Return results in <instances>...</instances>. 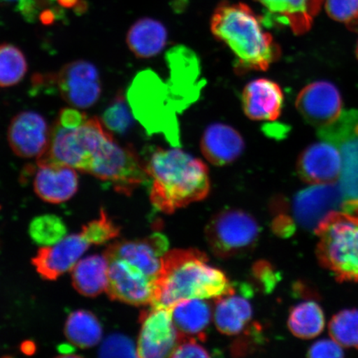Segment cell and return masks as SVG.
Returning <instances> with one entry per match:
<instances>
[{
  "mask_svg": "<svg viewBox=\"0 0 358 358\" xmlns=\"http://www.w3.org/2000/svg\"><path fill=\"white\" fill-rule=\"evenodd\" d=\"M169 77L164 80L151 70L141 71L127 92L134 118L149 134H162L173 147L181 146L178 115L199 99L205 80L199 57L191 49L174 47L167 52Z\"/></svg>",
  "mask_w": 358,
  "mask_h": 358,
  "instance_id": "1",
  "label": "cell"
},
{
  "mask_svg": "<svg viewBox=\"0 0 358 358\" xmlns=\"http://www.w3.org/2000/svg\"><path fill=\"white\" fill-rule=\"evenodd\" d=\"M208 262L207 255L196 249H176L165 254L150 306L171 310L187 299H217L234 294L227 275Z\"/></svg>",
  "mask_w": 358,
  "mask_h": 358,
  "instance_id": "2",
  "label": "cell"
},
{
  "mask_svg": "<svg viewBox=\"0 0 358 358\" xmlns=\"http://www.w3.org/2000/svg\"><path fill=\"white\" fill-rule=\"evenodd\" d=\"M144 162L152 179V203L161 212L173 213L204 199L209 194L207 165L177 147L156 148Z\"/></svg>",
  "mask_w": 358,
  "mask_h": 358,
  "instance_id": "3",
  "label": "cell"
},
{
  "mask_svg": "<svg viewBox=\"0 0 358 358\" xmlns=\"http://www.w3.org/2000/svg\"><path fill=\"white\" fill-rule=\"evenodd\" d=\"M264 24L263 17L243 3L224 1L215 10L212 33L234 53L236 73L266 71L279 60L280 47Z\"/></svg>",
  "mask_w": 358,
  "mask_h": 358,
  "instance_id": "4",
  "label": "cell"
},
{
  "mask_svg": "<svg viewBox=\"0 0 358 358\" xmlns=\"http://www.w3.org/2000/svg\"><path fill=\"white\" fill-rule=\"evenodd\" d=\"M99 119L75 109H64L50 129L38 164H62L87 173L93 156L111 134Z\"/></svg>",
  "mask_w": 358,
  "mask_h": 358,
  "instance_id": "5",
  "label": "cell"
},
{
  "mask_svg": "<svg viewBox=\"0 0 358 358\" xmlns=\"http://www.w3.org/2000/svg\"><path fill=\"white\" fill-rule=\"evenodd\" d=\"M315 234L320 238L317 256L321 265L339 281H358V216L334 213Z\"/></svg>",
  "mask_w": 358,
  "mask_h": 358,
  "instance_id": "6",
  "label": "cell"
},
{
  "mask_svg": "<svg viewBox=\"0 0 358 358\" xmlns=\"http://www.w3.org/2000/svg\"><path fill=\"white\" fill-rule=\"evenodd\" d=\"M317 136L337 147L341 155L339 187L345 211L352 213L358 206V110L343 111L334 122L317 129Z\"/></svg>",
  "mask_w": 358,
  "mask_h": 358,
  "instance_id": "7",
  "label": "cell"
},
{
  "mask_svg": "<svg viewBox=\"0 0 358 358\" xmlns=\"http://www.w3.org/2000/svg\"><path fill=\"white\" fill-rule=\"evenodd\" d=\"M88 173L110 182L116 192L129 195L148 179L144 160L131 146H122L110 136L93 156Z\"/></svg>",
  "mask_w": 358,
  "mask_h": 358,
  "instance_id": "8",
  "label": "cell"
},
{
  "mask_svg": "<svg viewBox=\"0 0 358 358\" xmlns=\"http://www.w3.org/2000/svg\"><path fill=\"white\" fill-rule=\"evenodd\" d=\"M205 234L215 256L228 259L250 252L257 243L261 230L252 215L230 209L215 215Z\"/></svg>",
  "mask_w": 358,
  "mask_h": 358,
  "instance_id": "9",
  "label": "cell"
},
{
  "mask_svg": "<svg viewBox=\"0 0 358 358\" xmlns=\"http://www.w3.org/2000/svg\"><path fill=\"white\" fill-rule=\"evenodd\" d=\"M33 83L34 87H55L67 104L79 109L95 105L101 94L96 67L83 60L71 62L55 74L35 76Z\"/></svg>",
  "mask_w": 358,
  "mask_h": 358,
  "instance_id": "10",
  "label": "cell"
},
{
  "mask_svg": "<svg viewBox=\"0 0 358 358\" xmlns=\"http://www.w3.org/2000/svg\"><path fill=\"white\" fill-rule=\"evenodd\" d=\"M344 200L336 183L315 185L299 192L292 203L294 220L299 226L315 232L329 215L344 212Z\"/></svg>",
  "mask_w": 358,
  "mask_h": 358,
  "instance_id": "11",
  "label": "cell"
},
{
  "mask_svg": "<svg viewBox=\"0 0 358 358\" xmlns=\"http://www.w3.org/2000/svg\"><path fill=\"white\" fill-rule=\"evenodd\" d=\"M141 329L137 355L143 358L171 357L180 342L168 308L152 307L141 315Z\"/></svg>",
  "mask_w": 358,
  "mask_h": 358,
  "instance_id": "12",
  "label": "cell"
},
{
  "mask_svg": "<svg viewBox=\"0 0 358 358\" xmlns=\"http://www.w3.org/2000/svg\"><path fill=\"white\" fill-rule=\"evenodd\" d=\"M108 259V284L106 292L109 297L113 301L134 306L151 304L155 280L124 259Z\"/></svg>",
  "mask_w": 358,
  "mask_h": 358,
  "instance_id": "13",
  "label": "cell"
},
{
  "mask_svg": "<svg viewBox=\"0 0 358 358\" xmlns=\"http://www.w3.org/2000/svg\"><path fill=\"white\" fill-rule=\"evenodd\" d=\"M168 248L166 236L155 234L145 239L117 241L110 245L104 255L108 259H124L156 280L162 270Z\"/></svg>",
  "mask_w": 358,
  "mask_h": 358,
  "instance_id": "14",
  "label": "cell"
},
{
  "mask_svg": "<svg viewBox=\"0 0 358 358\" xmlns=\"http://www.w3.org/2000/svg\"><path fill=\"white\" fill-rule=\"evenodd\" d=\"M296 107L308 124L320 129L334 122L342 113V98L332 83L316 82L299 93Z\"/></svg>",
  "mask_w": 358,
  "mask_h": 358,
  "instance_id": "15",
  "label": "cell"
},
{
  "mask_svg": "<svg viewBox=\"0 0 358 358\" xmlns=\"http://www.w3.org/2000/svg\"><path fill=\"white\" fill-rule=\"evenodd\" d=\"M90 245L80 234L65 236L57 243L43 246L33 259V264L40 276L55 280L73 270Z\"/></svg>",
  "mask_w": 358,
  "mask_h": 358,
  "instance_id": "16",
  "label": "cell"
},
{
  "mask_svg": "<svg viewBox=\"0 0 358 358\" xmlns=\"http://www.w3.org/2000/svg\"><path fill=\"white\" fill-rule=\"evenodd\" d=\"M49 134L50 129L41 115L24 111L12 120L8 129V141L16 155L38 158L48 144Z\"/></svg>",
  "mask_w": 358,
  "mask_h": 358,
  "instance_id": "17",
  "label": "cell"
},
{
  "mask_svg": "<svg viewBox=\"0 0 358 358\" xmlns=\"http://www.w3.org/2000/svg\"><path fill=\"white\" fill-rule=\"evenodd\" d=\"M341 168V155L337 147L326 141L308 147L299 156L297 164L299 176L311 185L335 182Z\"/></svg>",
  "mask_w": 358,
  "mask_h": 358,
  "instance_id": "18",
  "label": "cell"
},
{
  "mask_svg": "<svg viewBox=\"0 0 358 358\" xmlns=\"http://www.w3.org/2000/svg\"><path fill=\"white\" fill-rule=\"evenodd\" d=\"M241 102L245 114L249 119L274 122L281 114L283 92L273 80L259 78L246 85Z\"/></svg>",
  "mask_w": 358,
  "mask_h": 358,
  "instance_id": "19",
  "label": "cell"
},
{
  "mask_svg": "<svg viewBox=\"0 0 358 358\" xmlns=\"http://www.w3.org/2000/svg\"><path fill=\"white\" fill-rule=\"evenodd\" d=\"M34 189L47 203H62L73 198L78 189L76 169L62 164H38Z\"/></svg>",
  "mask_w": 358,
  "mask_h": 358,
  "instance_id": "20",
  "label": "cell"
},
{
  "mask_svg": "<svg viewBox=\"0 0 358 358\" xmlns=\"http://www.w3.org/2000/svg\"><path fill=\"white\" fill-rule=\"evenodd\" d=\"M267 13L263 20L289 26L295 34L306 33L324 0H256Z\"/></svg>",
  "mask_w": 358,
  "mask_h": 358,
  "instance_id": "21",
  "label": "cell"
},
{
  "mask_svg": "<svg viewBox=\"0 0 358 358\" xmlns=\"http://www.w3.org/2000/svg\"><path fill=\"white\" fill-rule=\"evenodd\" d=\"M201 151L206 159L216 166L234 162L244 150L245 143L240 133L229 125L215 123L201 137Z\"/></svg>",
  "mask_w": 358,
  "mask_h": 358,
  "instance_id": "22",
  "label": "cell"
},
{
  "mask_svg": "<svg viewBox=\"0 0 358 358\" xmlns=\"http://www.w3.org/2000/svg\"><path fill=\"white\" fill-rule=\"evenodd\" d=\"M174 326L182 338L205 341L213 317V308L203 299H187L178 303L171 310Z\"/></svg>",
  "mask_w": 358,
  "mask_h": 358,
  "instance_id": "23",
  "label": "cell"
},
{
  "mask_svg": "<svg viewBox=\"0 0 358 358\" xmlns=\"http://www.w3.org/2000/svg\"><path fill=\"white\" fill-rule=\"evenodd\" d=\"M252 304L234 294L216 299L213 310L215 325L219 332L234 336L243 332L252 319Z\"/></svg>",
  "mask_w": 358,
  "mask_h": 358,
  "instance_id": "24",
  "label": "cell"
},
{
  "mask_svg": "<svg viewBox=\"0 0 358 358\" xmlns=\"http://www.w3.org/2000/svg\"><path fill=\"white\" fill-rule=\"evenodd\" d=\"M71 271L74 288L84 296L96 297L106 291L109 259L105 255H94L80 259Z\"/></svg>",
  "mask_w": 358,
  "mask_h": 358,
  "instance_id": "25",
  "label": "cell"
},
{
  "mask_svg": "<svg viewBox=\"0 0 358 358\" xmlns=\"http://www.w3.org/2000/svg\"><path fill=\"white\" fill-rule=\"evenodd\" d=\"M167 39V30L160 22L145 17L134 22L129 29L127 43L137 57L150 58L163 50Z\"/></svg>",
  "mask_w": 358,
  "mask_h": 358,
  "instance_id": "26",
  "label": "cell"
},
{
  "mask_svg": "<svg viewBox=\"0 0 358 358\" xmlns=\"http://www.w3.org/2000/svg\"><path fill=\"white\" fill-rule=\"evenodd\" d=\"M67 339L80 348L97 345L102 338V327L92 313L78 310L71 313L65 326Z\"/></svg>",
  "mask_w": 358,
  "mask_h": 358,
  "instance_id": "27",
  "label": "cell"
},
{
  "mask_svg": "<svg viewBox=\"0 0 358 358\" xmlns=\"http://www.w3.org/2000/svg\"><path fill=\"white\" fill-rule=\"evenodd\" d=\"M324 312L315 302L299 303L290 311L288 327L295 337L302 339L315 338L324 330Z\"/></svg>",
  "mask_w": 358,
  "mask_h": 358,
  "instance_id": "28",
  "label": "cell"
},
{
  "mask_svg": "<svg viewBox=\"0 0 358 358\" xmlns=\"http://www.w3.org/2000/svg\"><path fill=\"white\" fill-rule=\"evenodd\" d=\"M28 71V64L20 49L8 43L0 44V87L20 83Z\"/></svg>",
  "mask_w": 358,
  "mask_h": 358,
  "instance_id": "29",
  "label": "cell"
},
{
  "mask_svg": "<svg viewBox=\"0 0 358 358\" xmlns=\"http://www.w3.org/2000/svg\"><path fill=\"white\" fill-rule=\"evenodd\" d=\"M29 234L38 245H52L64 238L66 227L59 217L51 214L43 215L31 222Z\"/></svg>",
  "mask_w": 358,
  "mask_h": 358,
  "instance_id": "30",
  "label": "cell"
},
{
  "mask_svg": "<svg viewBox=\"0 0 358 358\" xmlns=\"http://www.w3.org/2000/svg\"><path fill=\"white\" fill-rule=\"evenodd\" d=\"M329 332L340 345L358 348V310H346L337 313L330 321Z\"/></svg>",
  "mask_w": 358,
  "mask_h": 358,
  "instance_id": "31",
  "label": "cell"
},
{
  "mask_svg": "<svg viewBox=\"0 0 358 358\" xmlns=\"http://www.w3.org/2000/svg\"><path fill=\"white\" fill-rule=\"evenodd\" d=\"M129 106L122 94H118L103 113L102 124L112 132H127L132 127L134 120L131 107Z\"/></svg>",
  "mask_w": 358,
  "mask_h": 358,
  "instance_id": "32",
  "label": "cell"
},
{
  "mask_svg": "<svg viewBox=\"0 0 358 358\" xmlns=\"http://www.w3.org/2000/svg\"><path fill=\"white\" fill-rule=\"evenodd\" d=\"M80 235L90 245H99L116 238L120 235V227L101 209L99 218L84 226Z\"/></svg>",
  "mask_w": 358,
  "mask_h": 358,
  "instance_id": "33",
  "label": "cell"
},
{
  "mask_svg": "<svg viewBox=\"0 0 358 358\" xmlns=\"http://www.w3.org/2000/svg\"><path fill=\"white\" fill-rule=\"evenodd\" d=\"M325 7L333 20L358 28V0H326Z\"/></svg>",
  "mask_w": 358,
  "mask_h": 358,
  "instance_id": "34",
  "label": "cell"
},
{
  "mask_svg": "<svg viewBox=\"0 0 358 358\" xmlns=\"http://www.w3.org/2000/svg\"><path fill=\"white\" fill-rule=\"evenodd\" d=\"M102 357H136L137 346L131 338L122 334H112L107 338L100 348Z\"/></svg>",
  "mask_w": 358,
  "mask_h": 358,
  "instance_id": "35",
  "label": "cell"
},
{
  "mask_svg": "<svg viewBox=\"0 0 358 358\" xmlns=\"http://www.w3.org/2000/svg\"><path fill=\"white\" fill-rule=\"evenodd\" d=\"M252 275L257 283L265 292L270 293L280 280L279 273L271 264L266 261L257 262L252 267Z\"/></svg>",
  "mask_w": 358,
  "mask_h": 358,
  "instance_id": "36",
  "label": "cell"
},
{
  "mask_svg": "<svg viewBox=\"0 0 358 358\" xmlns=\"http://www.w3.org/2000/svg\"><path fill=\"white\" fill-rule=\"evenodd\" d=\"M207 349L201 346L195 338H182L170 357H209Z\"/></svg>",
  "mask_w": 358,
  "mask_h": 358,
  "instance_id": "37",
  "label": "cell"
},
{
  "mask_svg": "<svg viewBox=\"0 0 358 358\" xmlns=\"http://www.w3.org/2000/svg\"><path fill=\"white\" fill-rule=\"evenodd\" d=\"M308 356L310 357H343L344 353L340 344L335 340H320L313 344Z\"/></svg>",
  "mask_w": 358,
  "mask_h": 358,
  "instance_id": "38",
  "label": "cell"
},
{
  "mask_svg": "<svg viewBox=\"0 0 358 358\" xmlns=\"http://www.w3.org/2000/svg\"><path fill=\"white\" fill-rule=\"evenodd\" d=\"M272 229L280 237H289L295 231L294 219L285 213H279L272 222Z\"/></svg>",
  "mask_w": 358,
  "mask_h": 358,
  "instance_id": "39",
  "label": "cell"
},
{
  "mask_svg": "<svg viewBox=\"0 0 358 358\" xmlns=\"http://www.w3.org/2000/svg\"><path fill=\"white\" fill-rule=\"evenodd\" d=\"M57 17V11L53 8H48V10H44L39 15V19L41 20L43 24H51L56 20Z\"/></svg>",
  "mask_w": 358,
  "mask_h": 358,
  "instance_id": "40",
  "label": "cell"
},
{
  "mask_svg": "<svg viewBox=\"0 0 358 358\" xmlns=\"http://www.w3.org/2000/svg\"><path fill=\"white\" fill-rule=\"evenodd\" d=\"M57 2L61 7L64 8H77L80 4V0H57Z\"/></svg>",
  "mask_w": 358,
  "mask_h": 358,
  "instance_id": "41",
  "label": "cell"
},
{
  "mask_svg": "<svg viewBox=\"0 0 358 358\" xmlns=\"http://www.w3.org/2000/svg\"><path fill=\"white\" fill-rule=\"evenodd\" d=\"M20 0H0V3H13V2H19Z\"/></svg>",
  "mask_w": 358,
  "mask_h": 358,
  "instance_id": "42",
  "label": "cell"
},
{
  "mask_svg": "<svg viewBox=\"0 0 358 358\" xmlns=\"http://www.w3.org/2000/svg\"><path fill=\"white\" fill-rule=\"evenodd\" d=\"M352 214H355V215H357V216H358V206L356 208L355 211L353 212Z\"/></svg>",
  "mask_w": 358,
  "mask_h": 358,
  "instance_id": "43",
  "label": "cell"
},
{
  "mask_svg": "<svg viewBox=\"0 0 358 358\" xmlns=\"http://www.w3.org/2000/svg\"><path fill=\"white\" fill-rule=\"evenodd\" d=\"M357 57H358V45H357Z\"/></svg>",
  "mask_w": 358,
  "mask_h": 358,
  "instance_id": "44",
  "label": "cell"
}]
</instances>
